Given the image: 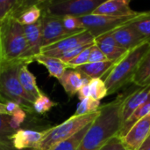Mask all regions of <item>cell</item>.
Wrapping results in <instances>:
<instances>
[{"label": "cell", "instance_id": "cell-1", "mask_svg": "<svg viewBox=\"0 0 150 150\" xmlns=\"http://www.w3.org/2000/svg\"><path fill=\"white\" fill-rule=\"evenodd\" d=\"M131 92H125L99 109L77 150H99L112 137L119 135L122 127V107Z\"/></svg>", "mask_w": 150, "mask_h": 150}, {"label": "cell", "instance_id": "cell-2", "mask_svg": "<svg viewBox=\"0 0 150 150\" xmlns=\"http://www.w3.org/2000/svg\"><path fill=\"white\" fill-rule=\"evenodd\" d=\"M149 49L150 42H144L128 50L123 57L115 63L104 79L108 95H113L127 84L133 83L140 65Z\"/></svg>", "mask_w": 150, "mask_h": 150}, {"label": "cell", "instance_id": "cell-3", "mask_svg": "<svg viewBox=\"0 0 150 150\" xmlns=\"http://www.w3.org/2000/svg\"><path fill=\"white\" fill-rule=\"evenodd\" d=\"M22 61L1 63L0 66V99L18 103L25 112L33 113L36 98L27 94L18 79V71Z\"/></svg>", "mask_w": 150, "mask_h": 150}, {"label": "cell", "instance_id": "cell-4", "mask_svg": "<svg viewBox=\"0 0 150 150\" xmlns=\"http://www.w3.org/2000/svg\"><path fill=\"white\" fill-rule=\"evenodd\" d=\"M0 41L2 63L17 61L25 63L24 57L26 52L27 44L24 26L15 17L9 15L4 20L0 21Z\"/></svg>", "mask_w": 150, "mask_h": 150}, {"label": "cell", "instance_id": "cell-5", "mask_svg": "<svg viewBox=\"0 0 150 150\" xmlns=\"http://www.w3.org/2000/svg\"><path fill=\"white\" fill-rule=\"evenodd\" d=\"M98 114L99 110L86 115L78 116L74 114L62 124L43 131V138L33 150H50L93 122Z\"/></svg>", "mask_w": 150, "mask_h": 150}, {"label": "cell", "instance_id": "cell-6", "mask_svg": "<svg viewBox=\"0 0 150 150\" xmlns=\"http://www.w3.org/2000/svg\"><path fill=\"white\" fill-rule=\"evenodd\" d=\"M106 0H47L40 4L42 13L64 17L67 15L82 17L93 13V11Z\"/></svg>", "mask_w": 150, "mask_h": 150}, {"label": "cell", "instance_id": "cell-7", "mask_svg": "<svg viewBox=\"0 0 150 150\" xmlns=\"http://www.w3.org/2000/svg\"><path fill=\"white\" fill-rule=\"evenodd\" d=\"M144 11L138 12L135 15L126 17H113L106 15L89 14L78 17L85 30L89 31L94 38L111 33L128 23L134 22L142 16Z\"/></svg>", "mask_w": 150, "mask_h": 150}, {"label": "cell", "instance_id": "cell-8", "mask_svg": "<svg viewBox=\"0 0 150 150\" xmlns=\"http://www.w3.org/2000/svg\"><path fill=\"white\" fill-rule=\"evenodd\" d=\"M94 40L95 38L91 35V34L89 31L84 30L81 33L62 39L53 44L42 47L40 50V54L49 57H58L62 54L76 47L92 44L94 43Z\"/></svg>", "mask_w": 150, "mask_h": 150}, {"label": "cell", "instance_id": "cell-9", "mask_svg": "<svg viewBox=\"0 0 150 150\" xmlns=\"http://www.w3.org/2000/svg\"><path fill=\"white\" fill-rule=\"evenodd\" d=\"M41 20V46L45 47L76 34L68 31L61 17L48 16L42 13ZM41 47V48H42Z\"/></svg>", "mask_w": 150, "mask_h": 150}, {"label": "cell", "instance_id": "cell-10", "mask_svg": "<svg viewBox=\"0 0 150 150\" xmlns=\"http://www.w3.org/2000/svg\"><path fill=\"white\" fill-rule=\"evenodd\" d=\"M150 135V114L135 123L121 141L127 150H139Z\"/></svg>", "mask_w": 150, "mask_h": 150}, {"label": "cell", "instance_id": "cell-11", "mask_svg": "<svg viewBox=\"0 0 150 150\" xmlns=\"http://www.w3.org/2000/svg\"><path fill=\"white\" fill-rule=\"evenodd\" d=\"M24 32L26 40L27 49L24 57V61L30 64L34 61V57L40 54L41 50V20L38 22L24 26Z\"/></svg>", "mask_w": 150, "mask_h": 150}, {"label": "cell", "instance_id": "cell-12", "mask_svg": "<svg viewBox=\"0 0 150 150\" xmlns=\"http://www.w3.org/2000/svg\"><path fill=\"white\" fill-rule=\"evenodd\" d=\"M111 34L117 43L127 51L146 42L134 28L133 22L111 32Z\"/></svg>", "mask_w": 150, "mask_h": 150}, {"label": "cell", "instance_id": "cell-13", "mask_svg": "<svg viewBox=\"0 0 150 150\" xmlns=\"http://www.w3.org/2000/svg\"><path fill=\"white\" fill-rule=\"evenodd\" d=\"M131 0H106L94 11V14L113 17H126L135 15L138 12L130 6Z\"/></svg>", "mask_w": 150, "mask_h": 150}, {"label": "cell", "instance_id": "cell-14", "mask_svg": "<svg viewBox=\"0 0 150 150\" xmlns=\"http://www.w3.org/2000/svg\"><path fill=\"white\" fill-rule=\"evenodd\" d=\"M94 42L102 50L107 60L113 63H117L127 52V50H126L117 43L111 33L95 38Z\"/></svg>", "mask_w": 150, "mask_h": 150}, {"label": "cell", "instance_id": "cell-15", "mask_svg": "<svg viewBox=\"0 0 150 150\" xmlns=\"http://www.w3.org/2000/svg\"><path fill=\"white\" fill-rule=\"evenodd\" d=\"M43 132L18 129L10 138L12 146L19 150L33 149L43 138Z\"/></svg>", "mask_w": 150, "mask_h": 150}, {"label": "cell", "instance_id": "cell-16", "mask_svg": "<svg viewBox=\"0 0 150 150\" xmlns=\"http://www.w3.org/2000/svg\"><path fill=\"white\" fill-rule=\"evenodd\" d=\"M150 95V84L138 88L135 91L131 92L124 102L122 107V121L123 123L142 104Z\"/></svg>", "mask_w": 150, "mask_h": 150}, {"label": "cell", "instance_id": "cell-17", "mask_svg": "<svg viewBox=\"0 0 150 150\" xmlns=\"http://www.w3.org/2000/svg\"><path fill=\"white\" fill-rule=\"evenodd\" d=\"M58 80L69 97H73L74 95H77L83 85L90 81L88 78L83 77L79 72L75 69L67 70L62 76V78Z\"/></svg>", "mask_w": 150, "mask_h": 150}, {"label": "cell", "instance_id": "cell-18", "mask_svg": "<svg viewBox=\"0 0 150 150\" xmlns=\"http://www.w3.org/2000/svg\"><path fill=\"white\" fill-rule=\"evenodd\" d=\"M115 65V63L106 60L103 62L97 63H87L81 66L76 67L75 70L79 72L83 77L88 78L89 80L97 79L105 77L108 72L112 69V67Z\"/></svg>", "mask_w": 150, "mask_h": 150}, {"label": "cell", "instance_id": "cell-19", "mask_svg": "<svg viewBox=\"0 0 150 150\" xmlns=\"http://www.w3.org/2000/svg\"><path fill=\"white\" fill-rule=\"evenodd\" d=\"M34 61L44 65L47 68L49 76L54 77L57 80H60L64 72L69 69L67 64H65L59 58L46 56L43 54L37 55L34 57Z\"/></svg>", "mask_w": 150, "mask_h": 150}, {"label": "cell", "instance_id": "cell-20", "mask_svg": "<svg viewBox=\"0 0 150 150\" xmlns=\"http://www.w3.org/2000/svg\"><path fill=\"white\" fill-rule=\"evenodd\" d=\"M28 65L24 63L21 65L18 71V79L24 88V90L34 98H38L42 95V92L39 88L35 76L29 71Z\"/></svg>", "mask_w": 150, "mask_h": 150}, {"label": "cell", "instance_id": "cell-21", "mask_svg": "<svg viewBox=\"0 0 150 150\" xmlns=\"http://www.w3.org/2000/svg\"><path fill=\"white\" fill-rule=\"evenodd\" d=\"M11 16L15 17L23 26L32 25L40 19L42 16V8L40 4H33Z\"/></svg>", "mask_w": 150, "mask_h": 150}, {"label": "cell", "instance_id": "cell-22", "mask_svg": "<svg viewBox=\"0 0 150 150\" xmlns=\"http://www.w3.org/2000/svg\"><path fill=\"white\" fill-rule=\"evenodd\" d=\"M150 114V95L149 97L147 99V101L142 103L123 124H122V127L121 130L119 133V137L122 138L123 136H125L127 132L131 129V127L137 123L140 119H142V118H144L145 116Z\"/></svg>", "mask_w": 150, "mask_h": 150}, {"label": "cell", "instance_id": "cell-23", "mask_svg": "<svg viewBox=\"0 0 150 150\" xmlns=\"http://www.w3.org/2000/svg\"><path fill=\"white\" fill-rule=\"evenodd\" d=\"M133 83L138 88H143L150 84V49L143 57Z\"/></svg>", "mask_w": 150, "mask_h": 150}, {"label": "cell", "instance_id": "cell-24", "mask_svg": "<svg viewBox=\"0 0 150 150\" xmlns=\"http://www.w3.org/2000/svg\"><path fill=\"white\" fill-rule=\"evenodd\" d=\"M91 124H92V122L91 124H89L88 126H86L82 130H80L78 133L74 134L73 136H71L69 139L58 143L57 145H55L50 150H77L78 147L81 144L83 138L84 137L86 132L88 131V129Z\"/></svg>", "mask_w": 150, "mask_h": 150}, {"label": "cell", "instance_id": "cell-25", "mask_svg": "<svg viewBox=\"0 0 150 150\" xmlns=\"http://www.w3.org/2000/svg\"><path fill=\"white\" fill-rule=\"evenodd\" d=\"M133 26L146 42H150V11H144L142 16L133 22Z\"/></svg>", "mask_w": 150, "mask_h": 150}, {"label": "cell", "instance_id": "cell-26", "mask_svg": "<svg viewBox=\"0 0 150 150\" xmlns=\"http://www.w3.org/2000/svg\"><path fill=\"white\" fill-rule=\"evenodd\" d=\"M89 86H90L91 98L100 101L101 99H103L106 95H108L107 88H106L104 80H102L100 78L90 80Z\"/></svg>", "mask_w": 150, "mask_h": 150}, {"label": "cell", "instance_id": "cell-27", "mask_svg": "<svg viewBox=\"0 0 150 150\" xmlns=\"http://www.w3.org/2000/svg\"><path fill=\"white\" fill-rule=\"evenodd\" d=\"M100 107V101L95 100L91 97H88L80 101V103L77 105L75 115H86L98 111Z\"/></svg>", "mask_w": 150, "mask_h": 150}, {"label": "cell", "instance_id": "cell-28", "mask_svg": "<svg viewBox=\"0 0 150 150\" xmlns=\"http://www.w3.org/2000/svg\"><path fill=\"white\" fill-rule=\"evenodd\" d=\"M57 105L56 103L53 102L48 96L42 94L33 103V111L40 115H44L49 111L53 107Z\"/></svg>", "mask_w": 150, "mask_h": 150}, {"label": "cell", "instance_id": "cell-29", "mask_svg": "<svg viewBox=\"0 0 150 150\" xmlns=\"http://www.w3.org/2000/svg\"><path fill=\"white\" fill-rule=\"evenodd\" d=\"M62 23H63L64 27L71 33L78 34L85 30L78 17L67 15V16L62 17Z\"/></svg>", "mask_w": 150, "mask_h": 150}, {"label": "cell", "instance_id": "cell-30", "mask_svg": "<svg viewBox=\"0 0 150 150\" xmlns=\"http://www.w3.org/2000/svg\"><path fill=\"white\" fill-rule=\"evenodd\" d=\"M11 116L0 114V140H10L11 136L16 132L10 126Z\"/></svg>", "mask_w": 150, "mask_h": 150}, {"label": "cell", "instance_id": "cell-31", "mask_svg": "<svg viewBox=\"0 0 150 150\" xmlns=\"http://www.w3.org/2000/svg\"><path fill=\"white\" fill-rule=\"evenodd\" d=\"M93 45L91 44L88 47H86L81 53H79L74 59H72L70 62H69L67 64L69 69H76L78 66H81L83 65H85L89 62V57H90V52H91V46Z\"/></svg>", "mask_w": 150, "mask_h": 150}, {"label": "cell", "instance_id": "cell-32", "mask_svg": "<svg viewBox=\"0 0 150 150\" xmlns=\"http://www.w3.org/2000/svg\"><path fill=\"white\" fill-rule=\"evenodd\" d=\"M17 4L18 0H0V21L11 14Z\"/></svg>", "mask_w": 150, "mask_h": 150}, {"label": "cell", "instance_id": "cell-33", "mask_svg": "<svg viewBox=\"0 0 150 150\" xmlns=\"http://www.w3.org/2000/svg\"><path fill=\"white\" fill-rule=\"evenodd\" d=\"M25 118H26V112L22 109L18 110L11 116V120H10L11 127L13 130L18 131V129H20V126L24 123Z\"/></svg>", "mask_w": 150, "mask_h": 150}, {"label": "cell", "instance_id": "cell-34", "mask_svg": "<svg viewBox=\"0 0 150 150\" xmlns=\"http://www.w3.org/2000/svg\"><path fill=\"white\" fill-rule=\"evenodd\" d=\"M106 60H107V58L105 56V54L94 42L91 49L88 63H97V62H103V61H106Z\"/></svg>", "mask_w": 150, "mask_h": 150}, {"label": "cell", "instance_id": "cell-35", "mask_svg": "<svg viewBox=\"0 0 150 150\" xmlns=\"http://www.w3.org/2000/svg\"><path fill=\"white\" fill-rule=\"evenodd\" d=\"M99 150H127L123 145L121 139L117 135L112 137Z\"/></svg>", "mask_w": 150, "mask_h": 150}, {"label": "cell", "instance_id": "cell-36", "mask_svg": "<svg viewBox=\"0 0 150 150\" xmlns=\"http://www.w3.org/2000/svg\"><path fill=\"white\" fill-rule=\"evenodd\" d=\"M40 4V3H38L36 0H18L17 6L15 7L14 11L11 12V15L17 14L18 12H19L23 9H25V8H26L28 6H31L33 4Z\"/></svg>", "mask_w": 150, "mask_h": 150}, {"label": "cell", "instance_id": "cell-37", "mask_svg": "<svg viewBox=\"0 0 150 150\" xmlns=\"http://www.w3.org/2000/svg\"><path fill=\"white\" fill-rule=\"evenodd\" d=\"M78 98L81 100L91 97V90H90V86H89V82H86L85 84L83 85V87L80 88V90L77 93Z\"/></svg>", "mask_w": 150, "mask_h": 150}, {"label": "cell", "instance_id": "cell-38", "mask_svg": "<svg viewBox=\"0 0 150 150\" xmlns=\"http://www.w3.org/2000/svg\"><path fill=\"white\" fill-rule=\"evenodd\" d=\"M5 104V107H6V111H7V113L8 115L11 116L14 112H16L18 110L21 109L20 106L16 103H13V102H6L4 103Z\"/></svg>", "mask_w": 150, "mask_h": 150}, {"label": "cell", "instance_id": "cell-39", "mask_svg": "<svg viewBox=\"0 0 150 150\" xmlns=\"http://www.w3.org/2000/svg\"><path fill=\"white\" fill-rule=\"evenodd\" d=\"M0 150H19L15 149L10 140H0ZM33 150V149H24Z\"/></svg>", "mask_w": 150, "mask_h": 150}, {"label": "cell", "instance_id": "cell-40", "mask_svg": "<svg viewBox=\"0 0 150 150\" xmlns=\"http://www.w3.org/2000/svg\"><path fill=\"white\" fill-rule=\"evenodd\" d=\"M139 150H150V135L145 141V142L142 145V147L139 149Z\"/></svg>", "mask_w": 150, "mask_h": 150}, {"label": "cell", "instance_id": "cell-41", "mask_svg": "<svg viewBox=\"0 0 150 150\" xmlns=\"http://www.w3.org/2000/svg\"><path fill=\"white\" fill-rule=\"evenodd\" d=\"M0 114L8 115V113H7V111H6L5 104H4V103H0Z\"/></svg>", "mask_w": 150, "mask_h": 150}, {"label": "cell", "instance_id": "cell-42", "mask_svg": "<svg viewBox=\"0 0 150 150\" xmlns=\"http://www.w3.org/2000/svg\"><path fill=\"white\" fill-rule=\"evenodd\" d=\"M2 63V50H1V41H0V66Z\"/></svg>", "mask_w": 150, "mask_h": 150}]
</instances>
